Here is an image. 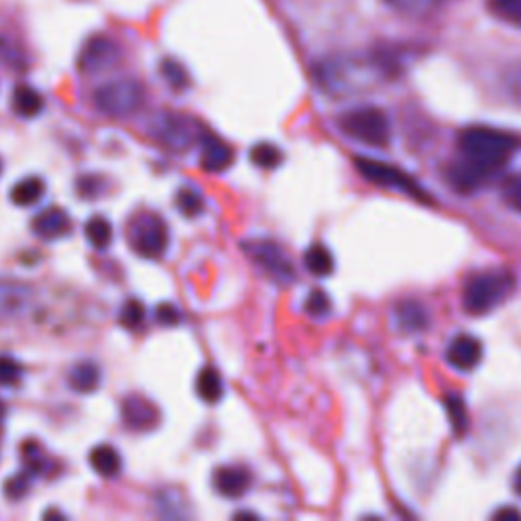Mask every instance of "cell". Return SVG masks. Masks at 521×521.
<instances>
[{"mask_svg":"<svg viewBox=\"0 0 521 521\" xmlns=\"http://www.w3.org/2000/svg\"><path fill=\"white\" fill-rule=\"evenodd\" d=\"M383 75H385L383 61L356 56H330L316 66L318 86L332 96L365 92Z\"/></svg>","mask_w":521,"mask_h":521,"instance_id":"cell-1","label":"cell"},{"mask_svg":"<svg viewBox=\"0 0 521 521\" xmlns=\"http://www.w3.org/2000/svg\"><path fill=\"white\" fill-rule=\"evenodd\" d=\"M458 147H461L463 161L493 175L513 155L517 141L503 130L491 127H470L461 135Z\"/></svg>","mask_w":521,"mask_h":521,"instance_id":"cell-2","label":"cell"},{"mask_svg":"<svg viewBox=\"0 0 521 521\" xmlns=\"http://www.w3.org/2000/svg\"><path fill=\"white\" fill-rule=\"evenodd\" d=\"M516 279L509 271H485L478 273L464 285L463 306L472 316H483L502 306L511 296Z\"/></svg>","mask_w":521,"mask_h":521,"instance_id":"cell-3","label":"cell"},{"mask_svg":"<svg viewBox=\"0 0 521 521\" xmlns=\"http://www.w3.org/2000/svg\"><path fill=\"white\" fill-rule=\"evenodd\" d=\"M340 130L362 145L385 147L389 143L391 125L387 114L377 106H359L340 116Z\"/></svg>","mask_w":521,"mask_h":521,"instance_id":"cell-4","label":"cell"},{"mask_svg":"<svg viewBox=\"0 0 521 521\" xmlns=\"http://www.w3.org/2000/svg\"><path fill=\"white\" fill-rule=\"evenodd\" d=\"M96 108L113 119L135 114L145 102V90L136 80H114L100 86L94 94Z\"/></svg>","mask_w":521,"mask_h":521,"instance_id":"cell-5","label":"cell"},{"mask_svg":"<svg viewBox=\"0 0 521 521\" xmlns=\"http://www.w3.org/2000/svg\"><path fill=\"white\" fill-rule=\"evenodd\" d=\"M128 245L139 257L159 259L169 245L167 224L153 212H143L128 224Z\"/></svg>","mask_w":521,"mask_h":521,"instance_id":"cell-6","label":"cell"},{"mask_svg":"<svg viewBox=\"0 0 521 521\" xmlns=\"http://www.w3.org/2000/svg\"><path fill=\"white\" fill-rule=\"evenodd\" d=\"M354 166L359 169V174L365 177L367 182L375 183V186L381 188H389V190H401L409 194L411 198H417V200H424V191L417 186L416 180L411 175H408L406 171L389 166V163L383 161H375V159H367V157H356Z\"/></svg>","mask_w":521,"mask_h":521,"instance_id":"cell-7","label":"cell"},{"mask_svg":"<svg viewBox=\"0 0 521 521\" xmlns=\"http://www.w3.org/2000/svg\"><path fill=\"white\" fill-rule=\"evenodd\" d=\"M121 45L111 35L98 33L86 41L78 58V70L86 75L111 70L121 61Z\"/></svg>","mask_w":521,"mask_h":521,"instance_id":"cell-8","label":"cell"},{"mask_svg":"<svg viewBox=\"0 0 521 521\" xmlns=\"http://www.w3.org/2000/svg\"><path fill=\"white\" fill-rule=\"evenodd\" d=\"M151 133L169 149H186L196 141L198 125L190 116L175 113H159L151 121Z\"/></svg>","mask_w":521,"mask_h":521,"instance_id":"cell-9","label":"cell"},{"mask_svg":"<svg viewBox=\"0 0 521 521\" xmlns=\"http://www.w3.org/2000/svg\"><path fill=\"white\" fill-rule=\"evenodd\" d=\"M245 251L249 253L251 259L259 263L263 269L279 281H292L293 279V267L292 260L287 259L284 251L271 241H253L245 245Z\"/></svg>","mask_w":521,"mask_h":521,"instance_id":"cell-10","label":"cell"},{"mask_svg":"<svg viewBox=\"0 0 521 521\" xmlns=\"http://www.w3.org/2000/svg\"><path fill=\"white\" fill-rule=\"evenodd\" d=\"M121 414L125 426L133 432L151 430L159 422V411H157L153 403L145 400L143 395H128L127 400L122 401Z\"/></svg>","mask_w":521,"mask_h":521,"instance_id":"cell-11","label":"cell"},{"mask_svg":"<svg viewBox=\"0 0 521 521\" xmlns=\"http://www.w3.org/2000/svg\"><path fill=\"white\" fill-rule=\"evenodd\" d=\"M33 232L43 241H58V238L70 235L72 232V218L59 206H50L41 210L31 222Z\"/></svg>","mask_w":521,"mask_h":521,"instance_id":"cell-12","label":"cell"},{"mask_svg":"<svg viewBox=\"0 0 521 521\" xmlns=\"http://www.w3.org/2000/svg\"><path fill=\"white\" fill-rule=\"evenodd\" d=\"M481 356H483L481 342L470 334L456 336V338L450 342L447 351V361L452 367L458 369V371H470V369H475L478 362H481Z\"/></svg>","mask_w":521,"mask_h":521,"instance_id":"cell-13","label":"cell"},{"mask_svg":"<svg viewBox=\"0 0 521 521\" xmlns=\"http://www.w3.org/2000/svg\"><path fill=\"white\" fill-rule=\"evenodd\" d=\"M212 483H214V489L221 493L222 497L237 499V497H243L246 489H249L251 475L245 466H237V464L221 466V469H216Z\"/></svg>","mask_w":521,"mask_h":521,"instance_id":"cell-14","label":"cell"},{"mask_svg":"<svg viewBox=\"0 0 521 521\" xmlns=\"http://www.w3.org/2000/svg\"><path fill=\"white\" fill-rule=\"evenodd\" d=\"M33 301V292L15 281H0V320L23 314Z\"/></svg>","mask_w":521,"mask_h":521,"instance_id":"cell-15","label":"cell"},{"mask_svg":"<svg viewBox=\"0 0 521 521\" xmlns=\"http://www.w3.org/2000/svg\"><path fill=\"white\" fill-rule=\"evenodd\" d=\"M232 157H235L232 155V149L224 141L212 135L204 136L200 155V166L204 171H208V174H221L226 167H230Z\"/></svg>","mask_w":521,"mask_h":521,"instance_id":"cell-16","label":"cell"},{"mask_svg":"<svg viewBox=\"0 0 521 521\" xmlns=\"http://www.w3.org/2000/svg\"><path fill=\"white\" fill-rule=\"evenodd\" d=\"M88 461H90L94 472H98V475L105 478L119 477L122 470V458L119 455V450L108 447V444H100V447L92 448Z\"/></svg>","mask_w":521,"mask_h":521,"instance_id":"cell-17","label":"cell"},{"mask_svg":"<svg viewBox=\"0 0 521 521\" xmlns=\"http://www.w3.org/2000/svg\"><path fill=\"white\" fill-rule=\"evenodd\" d=\"M67 383L75 393H94L100 387V369L90 361H82L72 367Z\"/></svg>","mask_w":521,"mask_h":521,"instance_id":"cell-18","label":"cell"},{"mask_svg":"<svg viewBox=\"0 0 521 521\" xmlns=\"http://www.w3.org/2000/svg\"><path fill=\"white\" fill-rule=\"evenodd\" d=\"M45 102L43 96H41L35 88L20 84L12 92V111L23 119H35L43 111Z\"/></svg>","mask_w":521,"mask_h":521,"instance_id":"cell-19","label":"cell"},{"mask_svg":"<svg viewBox=\"0 0 521 521\" xmlns=\"http://www.w3.org/2000/svg\"><path fill=\"white\" fill-rule=\"evenodd\" d=\"M397 322H400V328L406 332H420L428 324V314L424 310L422 304H417L414 299L401 301L397 306Z\"/></svg>","mask_w":521,"mask_h":521,"instance_id":"cell-20","label":"cell"},{"mask_svg":"<svg viewBox=\"0 0 521 521\" xmlns=\"http://www.w3.org/2000/svg\"><path fill=\"white\" fill-rule=\"evenodd\" d=\"M84 235H86V241L90 243L92 249L105 251L113 243L114 230H113V224H111V221H108V218L92 216L90 221L84 224Z\"/></svg>","mask_w":521,"mask_h":521,"instance_id":"cell-21","label":"cell"},{"mask_svg":"<svg viewBox=\"0 0 521 521\" xmlns=\"http://www.w3.org/2000/svg\"><path fill=\"white\" fill-rule=\"evenodd\" d=\"M45 194V183L41 177H25L11 190V202L20 208L37 204Z\"/></svg>","mask_w":521,"mask_h":521,"instance_id":"cell-22","label":"cell"},{"mask_svg":"<svg viewBox=\"0 0 521 521\" xmlns=\"http://www.w3.org/2000/svg\"><path fill=\"white\" fill-rule=\"evenodd\" d=\"M196 391L206 403H216L218 400H221L224 393V385H222L221 375H218L214 367H204L202 371L198 373Z\"/></svg>","mask_w":521,"mask_h":521,"instance_id":"cell-23","label":"cell"},{"mask_svg":"<svg viewBox=\"0 0 521 521\" xmlns=\"http://www.w3.org/2000/svg\"><path fill=\"white\" fill-rule=\"evenodd\" d=\"M385 3L393 11L401 12V15L411 19H422L436 12L447 0H385Z\"/></svg>","mask_w":521,"mask_h":521,"instance_id":"cell-24","label":"cell"},{"mask_svg":"<svg viewBox=\"0 0 521 521\" xmlns=\"http://www.w3.org/2000/svg\"><path fill=\"white\" fill-rule=\"evenodd\" d=\"M304 263L307 267V271L314 273V276H318V277L330 276L332 269H334V260H332L330 251L322 245H312L310 249L306 251Z\"/></svg>","mask_w":521,"mask_h":521,"instance_id":"cell-25","label":"cell"},{"mask_svg":"<svg viewBox=\"0 0 521 521\" xmlns=\"http://www.w3.org/2000/svg\"><path fill=\"white\" fill-rule=\"evenodd\" d=\"M175 206H177V210H180L183 216L196 218V216H200L202 210H204V198L198 190L186 186V188H182L180 191H177Z\"/></svg>","mask_w":521,"mask_h":521,"instance_id":"cell-26","label":"cell"},{"mask_svg":"<svg viewBox=\"0 0 521 521\" xmlns=\"http://www.w3.org/2000/svg\"><path fill=\"white\" fill-rule=\"evenodd\" d=\"M489 11L505 23L521 27V0H486Z\"/></svg>","mask_w":521,"mask_h":521,"instance_id":"cell-27","label":"cell"},{"mask_svg":"<svg viewBox=\"0 0 521 521\" xmlns=\"http://www.w3.org/2000/svg\"><path fill=\"white\" fill-rule=\"evenodd\" d=\"M143 320H145V306H143V301L135 298L127 299L119 314L121 324L125 328H139L143 324Z\"/></svg>","mask_w":521,"mask_h":521,"instance_id":"cell-28","label":"cell"},{"mask_svg":"<svg viewBox=\"0 0 521 521\" xmlns=\"http://www.w3.org/2000/svg\"><path fill=\"white\" fill-rule=\"evenodd\" d=\"M251 159L255 161V166L263 167V169H273L277 167L281 163V151L276 145H257L251 151Z\"/></svg>","mask_w":521,"mask_h":521,"instance_id":"cell-29","label":"cell"},{"mask_svg":"<svg viewBox=\"0 0 521 521\" xmlns=\"http://www.w3.org/2000/svg\"><path fill=\"white\" fill-rule=\"evenodd\" d=\"M161 75L167 80V84L174 90H183L188 86V74L183 67L174 59H166L161 64Z\"/></svg>","mask_w":521,"mask_h":521,"instance_id":"cell-30","label":"cell"},{"mask_svg":"<svg viewBox=\"0 0 521 521\" xmlns=\"http://www.w3.org/2000/svg\"><path fill=\"white\" fill-rule=\"evenodd\" d=\"M29 486H31L29 472H25V475H15L4 483V495L6 499H11V502H19V499H23L27 493H29Z\"/></svg>","mask_w":521,"mask_h":521,"instance_id":"cell-31","label":"cell"},{"mask_svg":"<svg viewBox=\"0 0 521 521\" xmlns=\"http://www.w3.org/2000/svg\"><path fill=\"white\" fill-rule=\"evenodd\" d=\"M23 375V367L11 356H0V385H15Z\"/></svg>","mask_w":521,"mask_h":521,"instance_id":"cell-32","label":"cell"},{"mask_svg":"<svg viewBox=\"0 0 521 521\" xmlns=\"http://www.w3.org/2000/svg\"><path fill=\"white\" fill-rule=\"evenodd\" d=\"M447 409H448V416H450V422L455 430L461 434V432L466 430V409H464V403L461 397L456 395H450L447 400Z\"/></svg>","mask_w":521,"mask_h":521,"instance_id":"cell-33","label":"cell"},{"mask_svg":"<svg viewBox=\"0 0 521 521\" xmlns=\"http://www.w3.org/2000/svg\"><path fill=\"white\" fill-rule=\"evenodd\" d=\"M306 310L307 314H312L314 318H322L330 312V299L322 290H314L310 296L306 299Z\"/></svg>","mask_w":521,"mask_h":521,"instance_id":"cell-34","label":"cell"},{"mask_svg":"<svg viewBox=\"0 0 521 521\" xmlns=\"http://www.w3.org/2000/svg\"><path fill=\"white\" fill-rule=\"evenodd\" d=\"M505 200L509 202L517 212H521V175L513 177V180L507 182Z\"/></svg>","mask_w":521,"mask_h":521,"instance_id":"cell-35","label":"cell"},{"mask_svg":"<svg viewBox=\"0 0 521 521\" xmlns=\"http://www.w3.org/2000/svg\"><path fill=\"white\" fill-rule=\"evenodd\" d=\"M155 318H157V322H161V324L174 326V324H177V322H180V312H177L175 306L161 304L155 310Z\"/></svg>","mask_w":521,"mask_h":521,"instance_id":"cell-36","label":"cell"},{"mask_svg":"<svg viewBox=\"0 0 521 521\" xmlns=\"http://www.w3.org/2000/svg\"><path fill=\"white\" fill-rule=\"evenodd\" d=\"M507 88H509L513 98L521 102V67H516V70H511L509 75H507Z\"/></svg>","mask_w":521,"mask_h":521,"instance_id":"cell-37","label":"cell"},{"mask_svg":"<svg viewBox=\"0 0 521 521\" xmlns=\"http://www.w3.org/2000/svg\"><path fill=\"white\" fill-rule=\"evenodd\" d=\"M493 517L495 519H521V513L513 509V507H505V509L497 511Z\"/></svg>","mask_w":521,"mask_h":521,"instance_id":"cell-38","label":"cell"},{"mask_svg":"<svg viewBox=\"0 0 521 521\" xmlns=\"http://www.w3.org/2000/svg\"><path fill=\"white\" fill-rule=\"evenodd\" d=\"M513 485H516V493L521 497V466H519L517 472H516V483H513Z\"/></svg>","mask_w":521,"mask_h":521,"instance_id":"cell-39","label":"cell"},{"mask_svg":"<svg viewBox=\"0 0 521 521\" xmlns=\"http://www.w3.org/2000/svg\"><path fill=\"white\" fill-rule=\"evenodd\" d=\"M0 171H3V166H0Z\"/></svg>","mask_w":521,"mask_h":521,"instance_id":"cell-40","label":"cell"}]
</instances>
